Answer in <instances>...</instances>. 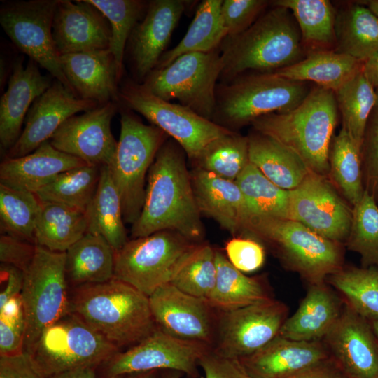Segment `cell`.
I'll return each mask as SVG.
<instances>
[{
	"instance_id": "obj_27",
	"label": "cell",
	"mask_w": 378,
	"mask_h": 378,
	"mask_svg": "<svg viewBox=\"0 0 378 378\" xmlns=\"http://www.w3.org/2000/svg\"><path fill=\"white\" fill-rule=\"evenodd\" d=\"M344 301L326 281L309 284L296 312L288 317L279 336L297 341H318L331 330L340 317Z\"/></svg>"
},
{
	"instance_id": "obj_26",
	"label": "cell",
	"mask_w": 378,
	"mask_h": 378,
	"mask_svg": "<svg viewBox=\"0 0 378 378\" xmlns=\"http://www.w3.org/2000/svg\"><path fill=\"white\" fill-rule=\"evenodd\" d=\"M190 176L200 213L214 219L232 234L245 232L251 216L236 181L197 167Z\"/></svg>"
},
{
	"instance_id": "obj_44",
	"label": "cell",
	"mask_w": 378,
	"mask_h": 378,
	"mask_svg": "<svg viewBox=\"0 0 378 378\" xmlns=\"http://www.w3.org/2000/svg\"><path fill=\"white\" fill-rule=\"evenodd\" d=\"M215 250L209 244H197L182 259L169 284L187 294L207 299L216 281Z\"/></svg>"
},
{
	"instance_id": "obj_25",
	"label": "cell",
	"mask_w": 378,
	"mask_h": 378,
	"mask_svg": "<svg viewBox=\"0 0 378 378\" xmlns=\"http://www.w3.org/2000/svg\"><path fill=\"white\" fill-rule=\"evenodd\" d=\"M59 62L78 97L99 105L119 102L121 78L109 49L62 55Z\"/></svg>"
},
{
	"instance_id": "obj_34",
	"label": "cell",
	"mask_w": 378,
	"mask_h": 378,
	"mask_svg": "<svg viewBox=\"0 0 378 378\" xmlns=\"http://www.w3.org/2000/svg\"><path fill=\"white\" fill-rule=\"evenodd\" d=\"M87 230L85 212L62 204L41 201L34 232L36 245L66 252Z\"/></svg>"
},
{
	"instance_id": "obj_5",
	"label": "cell",
	"mask_w": 378,
	"mask_h": 378,
	"mask_svg": "<svg viewBox=\"0 0 378 378\" xmlns=\"http://www.w3.org/2000/svg\"><path fill=\"white\" fill-rule=\"evenodd\" d=\"M312 88L275 73L243 74L217 85L211 120L232 131L262 115L293 110Z\"/></svg>"
},
{
	"instance_id": "obj_53",
	"label": "cell",
	"mask_w": 378,
	"mask_h": 378,
	"mask_svg": "<svg viewBox=\"0 0 378 378\" xmlns=\"http://www.w3.org/2000/svg\"><path fill=\"white\" fill-rule=\"evenodd\" d=\"M24 315L0 316V356H14L24 351Z\"/></svg>"
},
{
	"instance_id": "obj_46",
	"label": "cell",
	"mask_w": 378,
	"mask_h": 378,
	"mask_svg": "<svg viewBox=\"0 0 378 378\" xmlns=\"http://www.w3.org/2000/svg\"><path fill=\"white\" fill-rule=\"evenodd\" d=\"M40 209L41 201L34 193L0 184L1 233L34 242Z\"/></svg>"
},
{
	"instance_id": "obj_48",
	"label": "cell",
	"mask_w": 378,
	"mask_h": 378,
	"mask_svg": "<svg viewBox=\"0 0 378 378\" xmlns=\"http://www.w3.org/2000/svg\"><path fill=\"white\" fill-rule=\"evenodd\" d=\"M266 0H223L221 16L227 36L238 35L250 27L265 11Z\"/></svg>"
},
{
	"instance_id": "obj_55",
	"label": "cell",
	"mask_w": 378,
	"mask_h": 378,
	"mask_svg": "<svg viewBox=\"0 0 378 378\" xmlns=\"http://www.w3.org/2000/svg\"><path fill=\"white\" fill-rule=\"evenodd\" d=\"M1 277L6 281V286L0 293V307L9 299L21 293L24 283V272L6 264L1 265Z\"/></svg>"
},
{
	"instance_id": "obj_10",
	"label": "cell",
	"mask_w": 378,
	"mask_h": 378,
	"mask_svg": "<svg viewBox=\"0 0 378 378\" xmlns=\"http://www.w3.org/2000/svg\"><path fill=\"white\" fill-rule=\"evenodd\" d=\"M223 68L219 48L207 52H188L164 68L153 69L140 84L160 99H176L180 104L212 120L217 80Z\"/></svg>"
},
{
	"instance_id": "obj_62",
	"label": "cell",
	"mask_w": 378,
	"mask_h": 378,
	"mask_svg": "<svg viewBox=\"0 0 378 378\" xmlns=\"http://www.w3.org/2000/svg\"><path fill=\"white\" fill-rule=\"evenodd\" d=\"M369 321L378 342V319L369 320Z\"/></svg>"
},
{
	"instance_id": "obj_15",
	"label": "cell",
	"mask_w": 378,
	"mask_h": 378,
	"mask_svg": "<svg viewBox=\"0 0 378 378\" xmlns=\"http://www.w3.org/2000/svg\"><path fill=\"white\" fill-rule=\"evenodd\" d=\"M211 349L206 343L177 338L156 327L140 342L125 352H118L103 363L102 377L174 370L197 378L200 360Z\"/></svg>"
},
{
	"instance_id": "obj_18",
	"label": "cell",
	"mask_w": 378,
	"mask_h": 378,
	"mask_svg": "<svg viewBox=\"0 0 378 378\" xmlns=\"http://www.w3.org/2000/svg\"><path fill=\"white\" fill-rule=\"evenodd\" d=\"M148 298L158 328L173 337L204 342L212 348L217 314L206 298L187 294L169 283Z\"/></svg>"
},
{
	"instance_id": "obj_41",
	"label": "cell",
	"mask_w": 378,
	"mask_h": 378,
	"mask_svg": "<svg viewBox=\"0 0 378 378\" xmlns=\"http://www.w3.org/2000/svg\"><path fill=\"white\" fill-rule=\"evenodd\" d=\"M100 168L85 164L67 170L34 194L41 202L62 204L85 212L95 195Z\"/></svg>"
},
{
	"instance_id": "obj_49",
	"label": "cell",
	"mask_w": 378,
	"mask_h": 378,
	"mask_svg": "<svg viewBox=\"0 0 378 378\" xmlns=\"http://www.w3.org/2000/svg\"><path fill=\"white\" fill-rule=\"evenodd\" d=\"M377 99L369 116L360 146L362 165L365 173V189L378 198V88Z\"/></svg>"
},
{
	"instance_id": "obj_7",
	"label": "cell",
	"mask_w": 378,
	"mask_h": 378,
	"mask_svg": "<svg viewBox=\"0 0 378 378\" xmlns=\"http://www.w3.org/2000/svg\"><path fill=\"white\" fill-rule=\"evenodd\" d=\"M168 135L146 125L128 108L121 111L117 150L108 168L121 199L124 222L133 225L139 217L146 195V178Z\"/></svg>"
},
{
	"instance_id": "obj_13",
	"label": "cell",
	"mask_w": 378,
	"mask_h": 378,
	"mask_svg": "<svg viewBox=\"0 0 378 378\" xmlns=\"http://www.w3.org/2000/svg\"><path fill=\"white\" fill-rule=\"evenodd\" d=\"M58 0L4 2L0 23L14 45L75 95L60 64L52 38V21Z\"/></svg>"
},
{
	"instance_id": "obj_4",
	"label": "cell",
	"mask_w": 378,
	"mask_h": 378,
	"mask_svg": "<svg viewBox=\"0 0 378 378\" xmlns=\"http://www.w3.org/2000/svg\"><path fill=\"white\" fill-rule=\"evenodd\" d=\"M71 309L118 349L138 344L156 328L149 298L115 278L77 286Z\"/></svg>"
},
{
	"instance_id": "obj_59",
	"label": "cell",
	"mask_w": 378,
	"mask_h": 378,
	"mask_svg": "<svg viewBox=\"0 0 378 378\" xmlns=\"http://www.w3.org/2000/svg\"><path fill=\"white\" fill-rule=\"evenodd\" d=\"M159 371L153 370L144 372L134 373L127 375V378H158Z\"/></svg>"
},
{
	"instance_id": "obj_40",
	"label": "cell",
	"mask_w": 378,
	"mask_h": 378,
	"mask_svg": "<svg viewBox=\"0 0 378 378\" xmlns=\"http://www.w3.org/2000/svg\"><path fill=\"white\" fill-rule=\"evenodd\" d=\"M328 160V176L353 206L365 190L363 184L360 147L343 127L332 136Z\"/></svg>"
},
{
	"instance_id": "obj_31",
	"label": "cell",
	"mask_w": 378,
	"mask_h": 378,
	"mask_svg": "<svg viewBox=\"0 0 378 378\" xmlns=\"http://www.w3.org/2000/svg\"><path fill=\"white\" fill-rule=\"evenodd\" d=\"M335 51L363 62L378 50V17L358 1L335 9Z\"/></svg>"
},
{
	"instance_id": "obj_36",
	"label": "cell",
	"mask_w": 378,
	"mask_h": 378,
	"mask_svg": "<svg viewBox=\"0 0 378 378\" xmlns=\"http://www.w3.org/2000/svg\"><path fill=\"white\" fill-rule=\"evenodd\" d=\"M272 5L288 8L298 26L307 55L335 50V8L328 0H276Z\"/></svg>"
},
{
	"instance_id": "obj_19",
	"label": "cell",
	"mask_w": 378,
	"mask_h": 378,
	"mask_svg": "<svg viewBox=\"0 0 378 378\" xmlns=\"http://www.w3.org/2000/svg\"><path fill=\"white\" fill-rule=\"evenodd\" d=\"M98 106L93 101L78 97L55 80L31 106L24 127L16 143L5 153L6 158H19L31 153L48 141L68 118Z\"/></svg>"
},
{
	"instance_id": "obj_54",
	"label": "cell",
	"mask_w": 378,
	"mask_h": 378,
	"mask_svg": "<svg viewBox=\"0 0 378 378\" xmlns=\"http://www.w3.org/2000/svg\"><path fill=\"white\" fill-rule=\"evenodd\" d=\"M0 378H44L36 370L29 354L0 356Z\"/></svg>"
},
{
	"instance_id": "obj_52",
	"label": "cell",
	"mask_w": 378,
	"mask_h": 378,
	"mask_svg": "<svg viewBox=\"0 0 378 378\" xmlns=\"http://www.w3.org/2000/svg\"><path fill=\"white\" fill-rule=\"evenodd\" d=\"M204 378H254L250 375L238 359L223 357L212 349L199 361Z\"/></svg>"
},
{
	"instance_id": "obj_17",
	"label": "cell",
	"mask_w": 378,
	"mask_h": 378,
	"mask_svg": "<svg viewBox=\"0 0 378 378\" xmlns=\"http://www.w3.org/2000/svg\"><path fill=\"white\" fill-rule=\"evenodd\" d=\"M118 109L111 102L68 118L49 139L56 149L76 157L88 164L110 165L118 141L112 134L111 120Z\"/></svg>"
},
{
	"instance_id": "obj_12",
	"label": "cell",
	"mask_w": 378,
	"mask_h": 378,
	"mask_svg": "<svg viewBox=\"0 0 378 378\" xmlns=\"http://www.w3.org/2000/svg\"><path fill=\"white\" fill-rule=\"evenodd\" d=\"M119 101L170 136L192 161L212 141L233 132L186 106L150 94L137 82L123 84L119 90Z\"/></svg>"
},
{
	"instance_id": "obj_21",
	"label": "cell",
	"mask_w": 378,
	"mask_h": 378,
	"mask_svg": "<svg viewBox=\"0 0 378 378\" xmlns=\"http://www.w3.org/2000/svg\"><path fill=\"white\" fill-rule=\"evenodd\" d=\"M190 1L153 0L148 1L144 18L129 38L132 71L141 83L155 68L183 13Z\"/></svg>"
},
{
	"instance_id": "obj_47",
	"label": "cell",
	"mask_w": 378,
	"mask_h": 378,
	"mask_svg": "<svg viewBox=\"0 0 378 378\" xmlns=\"http://www.w3.org/2000/svg\"><path fill=\"white\" fill-rule=\"evenodd\" d=\"M108 20L111 28L109 50L121 78L127 43L136 24L144 18L148 1L140 0H88Z\"/></svg>"
},
{
	"instance_id": "obj_45",
	"label": "cell",
	"mask_w": 378,
	"mask_h": 378,
	"mask_svg": "<svg viewBox=\"0 0 378 378\" xmlns=\"http://www.w3.org/2000/svg\"><path fill=\"white\" fill-rule=\"evenodd\" d=\"M344 244L360 255L361 267L378 268V204L366 190L352 206L350 230Z\"/></svg>"
},
{
	"instance_id": "obj_9",
	"label": "cell",
	"mask_w": 378,
	"mask_h": 378,
	"mask_svg": "<svg viewBox=\"0 0 378 378\" xmlns=\"http://www.w3.org/2000/svg\"><path fill=\"white\" fill-rule=\"evenodd\" d=\"M28 351L50 326L71 312L66 274V252L36 245L34 258L24 272L21 291Z\"/></svg>"
},
{
	"instance_id": "obj_28",
	"label": "cell",
	"mask_w": 378,
	"mask_h": 378,
	"mask_svg": "<svg viewBox=\"0 0 378 378\" xmlns=\"http://www.w3.org/2000/svg\"><path fill=\"white\" fill-rule=\"evenodd\" d=\"M88 164L53 147L50 141L19 158H6L0 164V184L35 193L57 175Z\"/></svg>"
},
{
	"instance_id": "obj_24",
	"label": "cell",
	"mask_w": 378,
	"mask_h": 378,
	"mask_svg": "<svg viewBox=\"0 0 378 378\" xmlns=\"http://www.w3.org/2000/svg\"><path fill=\"white\" fill-rule=\"evenodd\" d=\"M42 75L38 64L29 59L23 66L18 58L13 64L6 91L0 101V143L5 153L18 141L27 114L34 102L52 84Z\"/></svg>"
},
{
	"instance_id": "obj_43",
	"label": "cell",
	"mask_w": 378,
	"mask_h": 378,
	"mask_svg": "<svg viewBox=\"0 0 378 378\" xmlns=\"http://www.w3.org/2000/svg\"><path fill=\"white\" fill-rule=\"evenodd\" d=\"M197 168L236 181L249 162L248 138L235 132L209 143L194 161Z\"/></svg>"
},
{
	"instance_id": "obj_39",
	"label": "cell",
	"mask_w": 378,
	"mask_h": 378,
	"mask_svg": "<svg viewBox=\"0 0 378 378\" xmlns=\"http://www.w3.org/2000/svg\"><path fill=\"white\" fill-rule=\"evenodd\" d=\"M326 281L354 311L368 320L378 319V268L342 267Z\"/></svg>"
},
{
	"instance_id": "obj_35",
	"label": "cell",
	"mask_w": 378,
	"mask_h": 378,
	"mask_svg": "<svg viewBox=\"0 0 378 378\" xmlns=\"http://www.w3.org/2000/svg\"><path fill=\"white\" fill-rule=\"evenodd\" d=\"M85 214L87 232L102 236L115 251L127 242L121 199L108 165L100 168L97 188Z\"/></svg>"
},
{
	"instance_id": "obj_33",
	"label": "cell",
	"mask_w": 378,
	"mask_h": 378,
	"mask_svg": "<svg viewBox=\"0 0 378 378\" xmlns=\"http://www.w3.org/2000/svg\"><path fill=\"white\" fill-rule=\"evenodd\" d=\"M362 64L351 56L323 50L310 52L300 62L274 73L289 80L312 82L335 92L361 69Z\"/></svg>"
},
{
	"instance_id": "obj_11",
	"label": "cell",
	"mask_w": 378,
	"mask_h": 378,
	"mask_svg": "<svg viewBox=\"0 0 378 378\" xmlns=\"http://www.w3.org/2000/svg\"><path fill=\"white\" fill-rule=\"evenodd\" d=\"M198 244L173 230L133 238L114 255V277L148 297L169 283L186 255Z\"/></svg>"
},
{
	"instance_id": "obj_8",
	"label": "cell",
	"mask_w": 378,
	"mask_h": 378,
	"mask_svg": "<svg viewBox=\"0 0 378 378\" xmlns=\"http://www.w3.org/2000/svg\"><path fill=\"white\" fill-rule=\"evenodd\" d=\"M25 352L46 378L79 368L97 369L119 351L71 312L48 327Z\"/></svg>"
},
{
	"instance_id": "obj_22",
	"label": "cell",
	"mask_w": 378,
	"mask_h": 378,
	"mask_svg": "<svg viewBox=\"0 0 378 378\" xmlns=\"http://www.w3.org/2000/svg\"><path fill=\"white\" fill-rule=\"evenodd\" d=\"M52 33L59 55L109 49L112 37L108 20L88 0H58Z\"/></svg>"
},
{
	"instance_id": "obj_32",
	"label": "cell",
	"mask_w": 378,
	"mask_h": 378,
	"mask_svg": "<svg viewBox=\"0 0 378 378\" xmlns=\"http://www.w3.org/2000/svg\"><path fill=\"white\" fill-rule=\"evenodd\" d=\"M115 251L102 236L86 232L66 251V274L77 286L114 277Z\"/></svg>"
},
{
	"instance_id": "obj_6",
	"label": "cell",
	"mask_w": 378,
	"mask_h": 378,
	"mask_svg": "<svg viewBox=\"0 0 378 378\" xmlns=\"http://www.w3.org/2000/svg\"><path fill=\"white\" fill-rule=\"evenodd\" d=\"M245 232L271 244L284 265L309 284L325 282L343 267L341 244L291 219L253 218Z\"/></svg>"
},
{
	"instance_id": "obj_1",
	"label": "cell",
	"mask_w": 378,
	"mask_h": 378,
	"mask_svg": "<svg viewBox=\"0 0 378 378\" xmlns=\"http://www.w3.org/2000/svg\"><path fill=\"white\" fill-rule=\"evenodd\" d=\"M186 155L174 139L166 141L158 150L148 173L142 211L132 226L133 238L162 230L176 231L195 242L203 237Z\"/></svg>"
},
{
	"instance_id": "obj_23",
	"label": "cell",
	"mask_w": 378,
	"mask_h": 378,
	"mask_svg": "<svg viewBox=\"0 0 378 378\" xmlns=\"http://www.w3.org/2000/svg\"><path fill=\"white\" fill-rule=\"evenodd\" d=\"M330 358L322 340L297 341L278 335L254 354L238 360L254 378H288Z\"/></svg>"
},
{
	"instance_id": "obj_61",
	"label": "cell",
	"mask_w": 378,
	"mask_h": 378,
	"mask_svg": "<svg viewBox=\"0 0 378 378\" xmlns=\"http://www.w3.org/2000/svg\"><path fill=\"white\" fill-rule=\"evenodd\" d=\"M370 9L378 17V0L360 1Z\"/></svg>"
},
{
	"instance_id": "obj_20",
	"label": "cell",
	"mask_w": 378,
	"mask_h": 378,
	"mask_svg": "<svg viewBox=\"0 0 378 378\" xmlns=\"http://www.w3.org/2000/svg\"><path fill=\"white\" fill-rule=\"evenodd\" d=\"M350 378H378V342L369 320L344 302L342 313L322 340Z\"/></svg>"
},
{
	"instance_id": "obj_58",
	"label": "cell",
	"mask_w": 378,
	"mask_h": 378,
	"mask_svg": "<svg viewBox=\"0 0 378 378\" xmlns=\"http://www.w3.org/2000/svg\"><path fill=\"white\" fill-rule=\"evenodd\" d=\"M127 375H120L108 377H98L96 368H84L56 374L46 378H127Z\"/></svg>"
},
{
	"instance_id": "obj_42",
	"label": "cell",
	"mask_w": 378,
	"mask_h": 378,
	"mask_svg": "<svg viewBox=\"0 0 378 378\" xmlns=\"http://www.w3.org/2000/svg\"><path fill=\"white\" fill-rule=\"evenodd\" d=\"M342 127L360 147L368 120L377 99L376 90L362 67L335 92Z\"/></svg>"
},
{
	"instance_id": "obj_56",
	"label": "cell",
	"mask_w": 378,
	"mask_h": 378,
	"mask_svg": "<svg viewBox=\"0 0 378 378\" xmlns=\"http://www.w3.org/2000/svg\"><path fill=\"white\" fill-rule=\"evenodd\" d=\"M288 378H350L332 358Z\"/></svg>"
},
{
	"instance_id": "obj_14",
	"label": "cell",
	"mask_w": 378,
	"mask_h": 378,
	"mask_svg": "<svg viewBox=\"0 0 378 378\" xmlns=\"http://www.w3.org/2000/svg\"><path fill=\"white\" fill-rule=\"evenodd\" d=\"M217 312L212 351L223 357L241 359L279 335L288 318V309L284 302L273 299Z\"/></svg>"
},
{
	"instance_id": "obj_57",
	"label": "cell",
	"mask_w": 378,
	"mask_h": 378,
	"mask_svg": "<svg viewBox=\"0 0 378 378\" xmlns=\"http://www.w3.org/2000/svg\"><path fill=\"white\" fill-rule=\"evenodd\" d=\"M362 71L374 88H378V50L363 62Z\"/></svg>"
},
{
	"instance_id": "obj_38",
	"label": "cell",
	"mask_w": 378,
	"mask_h": 378,
	"mask_svg": "<svg viewBox=\"0 0 378 378\" xmlns=\"http://www.w3.org/2000/svg\"><path fill=\"white\" fill-rule=\"evenodd\" d=\"M235 181L244 197L250 220L289 219V191L270 181L252 163L248 162Z\"/></svg>"
},
{
	"instance_id": "obj_29",
	"label": "cell",
	"mask_w": 378,
	"mask_h": 378,
	"mask_svg": "<svg viewBox=\"0 0 378 378\" xmlns=\"http://www.w3.org/2000/svg\"><path fill=\"white\" fill-rule=\"evenodd\" d=\"M248 138L249 162L279 188L292 190L312 172L298 155L273 138L256 131Z\"/></svg>"
},
{
	"instance_id": "obj_3",
	"label": "cell",
	"mask_w": 378,
	"mask_h": 378,
	"mask_svg": "<svg viewBox=\"0 0 378 378\" xmlns=\"http://www.w3.org/2000/svg\"><path fill=\"white\" fill-rule=\"evenodd\" d=\"M338 118L335 92L316 85L295 108L253 120L255 131L286 146L314 173L328 177L329 151Z\"/></svg>"
},
{
	"instance_id": "obj_37",
	"label": "cell",
	"mask_w": 378,
	"mask_h": 378,
	"mask_svg": "<svg viewBox=\"0 0 378 378\" xmlns=\"http://www.w3.org/2000/svg\"><path fill=\"white\" fill-rule=\"evenodd\" d=\"M223 0H204L181 41L165 52L154 69L164 68L188 52H207L217 49L227 36L221 16Z\"/></svg>"
},
{
	"instance_id": "obj_60",
	"label": "cell",
	"mask_w": 378,
	"mask_h": 378,
	"mask_svg": "<svg viewBox=\"0 0 378 378\" xmlns=\"http://www.w3.org/2000/svg\"><path fill=\"white\" fill-rule=\"evenodd\" d=\"M184 374L180 372L174 370H164L161 376H158V378H181Z\"/></svg>"
},
{
	"instance_id": "obj_51",
	"label": "cell",
	"mask_w": 378,
	"mask_h": 378,
	"mask_svg": "<svg viewBox=\"0 0 378 378\" xmlns=\"http://www.w3.org/2000/svg\"><path fill=\"white\" fill-rule=\"evenodd\" d=\"M36 251V244L17 237L1 233L0 237V261L24 272L31 264Z\"/></svg>"
},
{
	"instance_id": "obj_2",
	"label": "cell",
	"mask_w": 378,
	"mask_h": 378,
	"mask_svg": "<svg viewBox=\"0 0 378 378\" xmlns=\"http://www.w3.org/2000/svg\"><path fill=\"white\" fill-rule=\"evenodd\" d=\"M272 6L246 30L236 36H227L221 43L222 82L248 71L274 73L306 57L291 12L283 6Z\"/></svg>"
},
{
	"instance_id": "obj_30",
	"label": "cell",
	"mask_w": 378,
	"mask_h": 378,
	"mask_svg": "<svg viewBox=\"0 0 378 378\" xmlns=\"http://www.w3.org/2000/svg\"><path fill=\"white\" fill-rule=\"evenodd\" d=\"M216 281L207 298L217 312L234 310L274 299L261 279L246 276L219 250H215Z\"/></svg>"
},
{
	"instance_id": "obj_50",
	"label": "cell",
	"mask_w": 378,
	"mask_h": 378,
	"mask_svg": "<svg viewBox=\"0 0 378 378\" xmlns=\"http://www.w3.org/2000/svg\"><path fill=\"white\" fill-rule=\"evenodd\" d=\"M226 257L230 263L243 273L253 272L265 262L263 246L255 239L234 237L226 243Z\"/></svg>"
},
{
	"instance_id": "obj_16",
	"label": "cell",
	"mask_w": 378,
	"mask_h": 378,
	"mask_svg": "<svg viewBox=\"0 0 378 378\" xmlns=\"http://www.w3.org/2000/svg\"><path fill=\"white\" fill-rule=\"evenodd\" d=\"M289 193V219L331 241L345 243L350 230L352 209L327 177L312 172Z\"/></svg>"
}]
</instances>
